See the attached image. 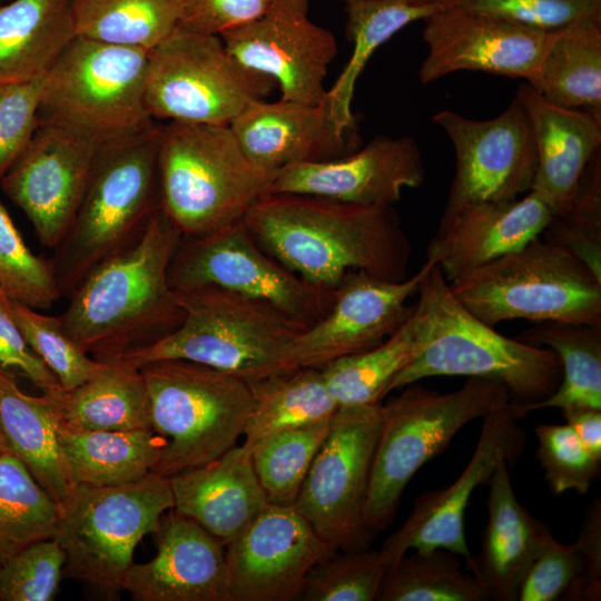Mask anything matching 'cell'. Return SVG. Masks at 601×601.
Instances as JSON below:
<instances>
[{
	"label": "cell",
	"instance_id": "obj_1",
	"mask_svg": "<svg viewBox=\"0 0 601 601\" xmlns=\"http://www.w3.org/2000/svg\"><path fill=\"white\" fill-rule=\"evenodd\" d=\"M243 221L265 252L314 285L336 288L351 270L408 277L412 246L392 205L267 194Z\"/></svg>",
	"mask_w": 601,
	"mask_h": 601
},
{
	"label": "cell",
	"instance_id": "obj_2",
	"mask_svg": "<svg viewBox=\"0 0 601 601\" xmlns=\"http://www.w3.org/2000/svg\"><path fill=\"white\" fill-rule=\"evenodd\" d=\"M183 237L158 207L135 243L98 265L69 295L58 317L88 355L100 362L118 359L181 324L184 311L168 275Z\"/></svg>",
	"mask_w": 601,
	"mask_h": 601
},
{
	"label": "cell",
	"instance_id": "obj_3",
	"mask_svg": "<svg viewBox=\"0 0 601 601\" xmlns=\"http://www.w3.org/2000/svg\"><path fill=\"white\" fill-rule=\"evenodd\" d=\"M424 265L413 308L416 352L387 394L432 376L483 378L503 385L516 418H523L558 390L562 380L558 354L497 333L454 297L436 265Z\"/></svg>",
	"mask_w": 601,
	"mask_h": 601
},
{
	"label": "cell",
	"instance_id": "obj_4",
	"mask_svg": "<svg viewBox=\"0 0 601 601\" xmlns=\"http://www.w3.org/2000/svg\"><path fill=\"white\" fill-rule=\"evenodd\" d=\"M159 207L184 237L242 221L278 171L255 165L229 125L158 122Z\"/></svg>",
	"mask_w": 601,
	"mask_h": 601
},
{
	"label": "cell",
	"instance_id": "obj_5",
	"mask_svg": "<svg viewBox=\"0 0 601 601\" xmlns=\"http://www.w3.org/2000/svg\"><path fill=\"white\" fill-rule=\"evenodd\" d=\"M157 126L99 148L82 199L51 258L61 297L135 243L159 207Z\"/></svg>",
	"mask_w": 601,
	"mask_h": 601
},
{
	"label": "cell",
	"instance_id": "obj_6",
	"mask_svg": "<svg viewBox=\"0 0 601 601\" xmlns=\"http://www.w3.org/2000/svg\"><path fill=\"white\" fill-rule=\"evenodd\" d=\"M175 293L184 311L181 324L159 342L118 359L138 367L185 359L248 384L298 368L292 343L305 328L273 306L215 287Z\"/></svg>",
	"mask_w": 601,
	"mask_h": 601
},
{
	"label": "cell",
	"instance_id": "obj_7",
	"mask_svg": "<svg viewBox=\"0 0 601 601\" xmlns=\"http://www.w3.org/2000/svg\"><path fill=\"white\" fill-rule=\"evenodd\" d=\"M404 387L381 404V430L364 511L372 534L388 526L412 477L440 455L463 426L510 402L503 385L475 377L449 393L417 382Z\"/></svg>",
	"mask_w": 601,
	"mask_h": 601
},
{
	"label": "cell",
	"instance_id": "obj_8",
	"mask_svg": "<svg viewBox=\"0 0 601 601\" xmlns=\"http://www.w3.org/2000/svg\"><path fill=\"white\" fill-rule=\"evenodd\" d=\"M449 285L454 297L491 327L512 319L601 325V279L541 236Z\"/></svg>",
	"mask_w": 601,
	"mask_h": 601
},
{
	"label": "cell",
	"instance_id": "obj_9",
	"mask_svg": "<svg viewBox=\"0 0 601 601\" xmlns=\"http://www.w3.org/2000/svg\"><path fill=\"white\" fill-rule=\"evenodd\" d=\"M139 367L148 391L151 428L165 440L152 472L169 477L237 445L253 408L247 382L185 359L154 361Z\"/></svg>",
	"mask_w": 601,
	"mask_h": 601
},
{
	"label": "cell",
	"instance_id": "obj_10",
	"mask_svg": "<svg viewBox=\"0 0 601 601\" xmlns=\"http://www.w3.org/2000/svg\"><path fill=\"white\" fill-rule=\"evenodd\" d=\"M147 60L144 49L75 37L46 73L39 121L100 146L151 128Z\"/></svg>",
	"mask_w": 601,
	"mask_h": 601
},
{
	"label": "cell",
	"instance_id": "obj_11",
	"mask_svg": "<svg viewBox=\"0 0 601 601\" xmlns=\"http://www.w3.org/2000/svg\"><path fill=\"white\" fill-rule=\"evenodd\" d=\"M170 509L169 477L155 472L121 485H75L60 508L52 538L66 555L62 577L112 597L122 590L136 546L158 531Z\"/></svg>",
	"mask_w": 601,
	"mask_h": 601
},
{
	"label": "cell",
	"instance_id": "obj_12",
	"mask_svg": "<svg viewBox=\"0 0 601 601\" xmlns=\"http://www.w3.org/2000/svg\"><path fill=\"white\" fill-rule=\"evenodd\" d=\"M275 86L239 63L219 36L177 26L148 50L145 102L157 122L230 125Z\"/></svg>",
	"mask_w": 601,
	"mask_h": 601
},
{
	"label": "cell",
	"instance_id": "obj_13",
	"mask_svg": "<svg viewBox=\"0 0 601 601\" xmlns=\"http://www.w3.org/2000/svg\"><path fill=\"white\" fill-rule=\"evenodd\" d=\"M175 290L215 287L264 302L307 328L333 305L335 288L314 285L265 252L244 221L183 237L169 267Z\"/></svg>",
	"mask_w": 601,
	"mask_h": 601
},
{
	"label": "cell",
	"instance_id": "obj_14",
	"mask_svg": "<svg viewBox=\"0 0 601 601\" xmlns=\"http://www.w3.org/2000/svg\"><path fill=\"white\" fill-rule=\"evenodd\" d=\"M381 403L339 406L294 504L336 552L364 549L372 534L364 521Z\"/></svg>",
	"mask_w": 601,
	"mask_h": 601
},
{
	"label": "cell",
	"instance_id": "obj_15",
	"mask_svg": "<svg viewBox=\"0 0 601 601\" xmlns=\"http://www.w3.org/2000/svg\"><path fill=\"white\" fill-rule=\"evenodd\" d=\"M432 121L446 134L455 154V173L441 218L466 204L512 201L531 190L536 146L528 114L515 97L490 119L444 109Z\"/></svg>",
	"mask_w": 601,
	"mask_h": 601
},
{
	"label": "cell",
	"instance_id": "obj_16",
	"mask_svg": "<svg viewBox=\"0 0 601 601\" xmlns=\"http://www.w3.org/2000/svg\"><path fill=\"white\" fill-rule=\"evenodd\" d=\"M308 0H274L260 18L220 36L244 67L270 78L282 99L322 104L337 53L334 35L308 17Z\"/></svg>",
	"mask_w": 601,
	"mask_h": 601
},
{
	"label": "cell",
	"instance_id": "obj_17",
	"mask_svg": "<svg viewBox=\"0 0 601 601\" xmlns=\"http://www.w3.org/2000/svg\"><path fill=\"white\" fill-rule=\"evenodd\" d=\"M483 418L475 450L459 477L449 486L423 493L401 528L382 544L390 564L413 550L445 549L467 561L465 510L474 490L489 483L500 460L516 464L525 449L526 434L518 424L510 402L494 407Z\"/></svg>",
	"mask_w": 601,
	"mask_h": 601
},
{
	"label": "cell",
	"instance_id": "obj_18",
	"mask_svg": "<svg viewBox=\"0 0 601 601\" xmlns=\"http://www.w3.org/2000/svg\"><path fill=\"white\" fill-rule=\"evenodd\" d=\"M100 147L68 129L40 122L2 177V190L26 214L42 245L55 249L63 239Z\"/></svg>",
	"mask_w": 601,
	"mask_h": 601
},
{
	"label": "cell",
	"instance_id": "obj_19",
	"mask_svg": "<svg viewBox=\"0 0 601 601\" xmlns=\"http://www.w3.org/2000/svg\"><path fill=\"white\" fill-rule=\"evenodd\" d=\"M335 552L294 506L268 504L227 544L231 601L298 599L311 569Z\"/></svg>",
	"mask_w": 601,
	"mask_h": 601
},
{
	"label": "cell",
	"instance_id": "obj_20",
	"mask_svg": "<svg viewBox=\"0 0 601 601\" xmlns=\"http://www.w3.org/2000/svg\"><path fill=\"white\" fill-rule=\"evenodd\" d=\"M425 265L401 282L362 270L348 272L335 288L327 314L300 331L292 343L298 367L322 368L337 358L378 346L410 317L407 299L417 290Z\"/></svg>",
	"mask_w": 601,
	"mask_h": 601
},
{
	"label": "cell",
	"instance_id": "obj_21",
	"mask_svg": "<svg viewBox=\"0 0 601 601\" xmlns=\"http://www.w3.org/2000/svg\"><path fill=\"white\" fill-rule=\"evenodd\" d=\"M424 21L427 55L418 69L423 85L462 70L526 79L550 37V31L455 4H443Z\"/></svg>",
	"mask_w": 601,
	"mask_h": 601
},
{
	"label": "cell",
	"instance_id": "obj_22",
	"mask_svg": "<svg viewBox=\"0 0 601 601\" xmlns=\"http://www.w3.org/2000/svg\"><path fill=\"white\" fill-rule=\"evenodd\" d=\"M421 149L411 137L378 136L341 158L278 170L270 194H300L362 205H394L424 183Z\"/></svg>",
	"mask_w": 601,
	"mask_h": 601
},
{
	"label": "cell",
	"instance_id": "obj_23",
	"mask_svg": "<svg viewBox=\"0 0 601 601\" xmlns=\"http://www.w3.org/2000/svg\"><path fill=\"white\" fill-rule=\"evenodd\" d=\"M157 554L132 563L121 589L136 601H231L224 544L176 510L160 520Z\"/></svg>",
	"mask_w": 601,
	"mask_h": 601
},
{
	"label": "cell",
	"instance_id": "obj_24",
	"mask_svg": "<svg viewBox=\"0 0 601 601\" xmlns=\"http://www.w3.org/2000/svg\"><path fill=\"white\" fill-rule=\"evenodd\" d=\"M553 216L550 206L530 190L512 201L466 204L441 218L426 248L447 283L541 236Z\"/></svg>",
	"mask_w": 601,
	"mask_h": 601
},
{
	"label": "cell",
	"instance_id": "obj_25",
	"mask_svg": "<svg viewBox=\"0 0 601 601\" xmlns=\"http://www.w3.org/2000/svg\"><path fill=\"white\" fill-rule=\"evenodd\" d=\"M229 127L247 157L270 171L299 162L341 158L358 149V136L339 132L324 101L311 105L282 98L260 99L250 104Z\"/></svg>",
	"mask_w": 601,
	"mask_h": 601
},
{
	"label": "cell",
	"instance_id": "obj_26",
	"mask_svg": "<svg viewBox=\"0 0 601 601\" xmlns=\"http://www.w3.org/2000/svg\"><path fill=\"white\" fill-rule=\"evenodd\" d=\"M502 457L489 482L487 521L480 551L466 569L485 589L489 600L516 601L520 585L552 533L516 499L509 469Z\"/></svg>",
	"mask_w": 601,
	"mask_h": 601
},
{
	"label": "cell",
	"instance_id": "obj_27",
	"mask_svg": "<svg viewBox=\"0 0 601 601\" xmlns=\"http://www.w3.org/2000/svg\"><path fill=\"white\" fill-rule=\"evenodd\" d=\"M174 509L200 524L224 545L269 504L250 452L236 445L219 457L169 476Z\"/></svg>",
	"mask_w": 601,
	"mask_h": 601
},
{
	"label": "cell",
	"instance_id": "obj_28",
	"mask_svg": "<svg viewBox=\"0 0 601 601\" xmlns=\"http://www.w3.org/2000/svg\"><path fill=\"white\" fill-rule=\"evenodd\" d=\"M525 109L536 146L531 190L561 214L593 155L601 149V117L554 105L526 82L514 96Z\"/></svg>",
	"mask_w": 601,
	"mask_h": 601
},
{
	"label": "cell",
	"instance_id": "obj_29",
	"mask_svg": "<svg viewBox=\"0 0 601 601\" xmlns=\"http://www.w3.org/2000/svg\"><path fill=\"white\" fill-rule=\"evenodd\" d=\"M62 391L28 395L19 388L14 376L0 372V432L7 449L59 508L75 487L58 439V401Z\"/></svg>",
	"mask_w": 601,
	"mask_h": 601
},
{
	"label": "cell",
	"instance_id": "obj_30",
	"mask_svg": "<svg viewBox=\"0 0 601 601\" xmlns=\"http://www.w3.org/2000/svg\"><path fill=\"white\" fill-rule=\"evenodd\" d=\"M525 80L554 105L601 117V19L583 17L550 31Z\"/></svg>",
	"mask_w": 601,
	"mask_h": 601
},
{
	"label": "cell",
	"instance_id": "obj_31",
	"mask_svg": "<svg viewBox=\"0 0 601 601\" xmlns=\"http://www.w3.org/2000/svg\"><path fill=\"white\" fill-rule=\"evenodd\" d=\"M75 37L70 0L0 6V86L45 76Z\"/></svg>",
	"mask_w": 601,
	"mask_h": 601
},
{
	"label": "cell",
	"instance_id": "obj_32",
	"mask_svg": "<svg viewBox=\"0 0 601 601\" xmlns=\"http://www.w3.org/2000/svg\"><path fill=\"white\" fill-rule=\"evenodd\" d=\"M58 439L75 485L114 486L136 482L154 471L165 440L152 428L73 430L59 425Z\"/></svg>",
	"mask_w": 601,
	"mask_h": 601
},
{
	"label": "cell",
	"instance_id": "obj_33",
	"mask_svg": "<svg viewBox=\"0 0 601 601\" xmlns=\"http://www.w3.org/2000/svg\"><path fill=\"white\" fill-rule=\"evenodd\" d=\"M346 33L353 42L349 60L334 85L327 89L324 102L329 117L344 135H357L352 112L357 79L374 52L407 24L425 20L443 3H416L411 0H347Z\"/></svg>",
	"mask_w": 601,
	"mask_h": 601
},
{
	"label": "cell",
	"instance_id": "obj_34",
	"mask_svg": "<svg viewBox=\"0 0 601 601\" xmlns=\"http://www.w3.org/2000/svg\"><path fill=\"white\" fill-rule=\"evenodd\" d=\"M59 425L73 430L130 431L151 428L149 396L140 367L104 362L92 377L58 401Z\"/></svg>",
	"mask_w": 601,
	"mask_h": 601
},
{
	"label": "cell",
	"instance_id": "obj_35",
	"mask_svg": "<svg viewBox=\"0 0 601 601\" xmlns=\"http://www.w3.org/2000/svg\"><path fill=\"white\" fill-rule=\"evenodd\" d=\"M249 386L253 408L243 434V445L249 452L277 432L328 421L339 407L321 368L298 367Z\"/></svg>",
	"mask_w": 601,
	"mask_h": 601
},
{
	"label": "cell",
	"instance_id": "obj_36",
	"mask_svg": "<svg viewBox=\"0 0 601 601\" xmlns=\"http://www.w3.org/2000/svg\"><path fill=\"white\" fill-rule=\"evenodd\" d=\"M524 343L553 349L562 364L558 390L532 411L601 410V325L542 322L515 336Z\"/></svg>",
	"mask_w": 601,
	"mask_h": 601
},
{
	"label": "cell",
	"instance_id": "obj_37",
	"mask_svg": "<svg viewBox=\"0 0 601 601\" xmlns=\"http://www.w3.org/2000/svg\"><path fill=\"white\" fill-rule=\"evenodd\" d=\"M76 37L150 50L179 23V0H70Z\"/></svg>",
	"mask_w": 601,
	"mask_h": 601
},
{
	"label": "cell",
	"instance_id": "obj_38",
	"mask_svg": "<svg viewBox=\"0 0 601 601\" xmlns=\"http://www.w3.org/2000/svg\"><path fill=\"white\" fill-rule=\"evenodd\" d=\"M415 352L412 312L406 322L378 346L337 358L321 371L338 406L373 405L387 395L390 384Z\"/></svg>",
	"mask_w": 601,
	"mask_h": 601
},
{
	"label": "cell",
	"instance_id": "obj_39",
	"mask_svg": "<svg viewBox=\"0 0 601 601\" xmlns=\"http://www.w3.org/2000/svg\"><path fill=\"white\" fill-rule=\"evenodd\" d=\"M388 564L377 601H486L479 580L445 549L414 550Z\"/></svg>",
	"mask_w": 601,
	"mask_h": 601
},
{
	"label": "cell",
	"instance_id": "obj_40",
	"mask_svg": "<svg viewBox=\"0 0 601 601\" xmlns=\"http://www.w3.org/2000/svg\"><path fill=\"white\" fill-rule=\"evenodd\" d=\"M60 508L11 453L0 455V565L52 539Z\"/></svg>",
	"mask_w": 601,
	"mask_h": 601
},
{
	"label": "cell",
	"instance_id": "obj_41",
	"mask_svg": "<svg viewBox=\"0 0 601 601\" xmlns=\"http://www.w3.org/2000/svg\"><path fill=\"white\" fill-rule=\"evenodd\" d=\"M331 421L277 432L250 451L255 473L269 504L294 506Z\"/></svg>",
	"mask_w": 601,
	"mask_h": 601
},
{
	"label": "cell",
	"instance_id": "obj_42",
	"mask_svg": "<svg viewBox=\"0 0 601 601\" xmlns=\"http://www.w3.org/2000/svg\"><path fill=\"white\" fill-rule=\"evenodd\" d=\"M541 237L583 262L601 279V149L582 173L565 209Z\"/></svg>",
	"mask_w": 601,
	"mask_h": 601
},
{
	"label": "cell",
	"instance_id": "obj_43",
	"mask_svg": "<svg viewBox=\"0 0 601 601\" xmlns=\"http://www.w3.org/2000/svg\"><path fill=\"white\" fill-rule=\"evenodd\" d=\"M390 562L381 550L358 549L333 553L308 572L304 601H373Z\"/></svg>",
	"mask_w": 601,
	"mask_h": 601
},
{
	"label": "cell",
	"instance_id": "obj_44",
	"mask_svg": "<svg viewBox=\"0 0 601 601\" xmlns=\"http://www.w3.org/2000/svg\"><path fill=\"white\" fill-rule=\"evenodd\" d=\"M0 287L12 299L49 309L60 297L51 259L33 254L0 203Z\"/></svg>",
	"mask_w": 601,
	"mask_h": 601
},
{
	"label": "cell",
	"instance_id": "obj_45",
	"mask_svg": "<svg viewBox=\"0 0 601 601\" xmlns=\"http://www.w3.org/2000/svg\"><path fill=\"white\" fill-rule=\"evenodd\" d=\"M14 318L32 351L57 377L63 391L82 384L104 366L88 355L63 329L58 316L12 300Z\"/></svg>",
	"mask_w": 601,
	"mask_h": 601
},
{
	"label": "cell",
	"instance_id": "obj_46",
	"mask_svg": "<svg viewBox=\"0 0 601 601\" xmlns=\"http://www.w3.org/2000/svg\"><path fill=\"white\" fill-rule=\"evenodd\" d=\"M555 600L595 601L578 544L561 543L552 535L528 570L518 601Z\"/></svg>",
	"mask_w": 601,
	"mask_h": 601
},
{
	"label": "cell",
	"instance_id": "obj_47",
	"mask_svg": "<svg viewBox=\"0 0 601 601\" xmlns=\"http://www.w3.org/2000/svg\"><path fill=\"white\" fill-rule=\"evenodd\" d=\"M535 457L553 494L574 491L585 494L600 472V460L592 456L570 425L539 424Z\"/></svg>",
	"mask_w": 601,
	"mask_h": 601
},
{
	"label": "cell",
	"instance_id": "obj_48",
	"mask_svg": "<svg viewBox=\"0 0 601 601\" xmlns=\"http://www.w3.org/2000/svg\"><path fill=\"white\" fill-rule=\"evenodd\" d=\"M66 555L55 539L38 541L0 565V601H50L57 594Z\"/></svg>",
	"mask_w": 601,
	"mask_h": 601
},
{
	"label": "cell",
	"instance_id": "obj_49",
	"mask_svg": "<svg viewBox=\"0 0 601 601\" xmlns=\"http://www.w3.org/2000/svg\"><path fill=\"white\" fill-rule=\"evenodd\" d=\"M46 75L0 86V181L39 127Z\"/></svg>",
	"mask_w": 601,
	"mask_h": 601
},
{
	"label": "cell",
	"instance_id": "obj_50",
	"mask_svg": "<svg viewBox=\"0 0 601 601\" xmlns=\"http://www.w3.org/2000/svg\"><path fill=\"white\" fill-rule=\"evenodd\" d=\"M444 4L543 31L560 29L583 17L601 19V0H446Z\"/></svg>",
	"mask_w": 601,
	"mask_h": 601
},
{
	"label": "cell",
	"instance_id": "obj_51",
	"mask_svg": "<svg viewBox=\"0 0 601 601\" xmlns=\"http://www.w3.org/2000/svg\"><path fill=\"white\" fill-rule=\"evenodd\" d=\"M0 372L20 375L42 393L62 391L57 377L27 343L12 312V299L0 287Z\"/></svg>",
	"mask_w": 601,
	"mask_h": 601
},
{
	"label": "cell",
	"instance_id": "obj_52",
	"mask_svg": "<svg viewBox=\"0 0 601 601\" xmlns=\"http://www.w3.org/2000/svg\"><path fill=\"white\" fill-rule=\"evenodd\" d=\"M274 0H179V23L186 29L221 36L260 18Z\"/></svg>",
	"mask_w": 601,
	"mask_h": 601
},
{
	"label": "cell",
	"instance_id": "obj_53",
	"mask_svg": "<svg viewBox=\"0 0 601 601\" xmlns=\"http://www.w3.org/2000/svg\"><path fill=\"white\" fill-rule=\"evenodd\" d=\"M585 562L591 590L595 601L601 599V500L588 506L579 535L574 541Z\"/></svg>",
	"mask_w": 601,
	"mask_h": 601
},
{
	"label": "cell",
	"instance_id": "obj_54",
	"mask_svg": "<svg viewBox=\"0 0 601 601\" xmlns=\"http://www.w3.org/2000/svg\"><path fill=\"white\" fill-rule=\"evenodd\" d=\"M562 414L587 451L601 461V410L578 408Z\"/></svg>",
	"mask_w": 601,
	"mask_h": 601
},
{
	"label": "cell",
	"instance_id": "obj_55",
	"mask_svg": "<svg viewBox=\"0 0 601 601\" xmlns=\"http://www.w3.org/2000/svg\"><path fill=\"white\" fill-rule=\"evenodd\" d=\"M8 449H7V445H6V442L3 440V436L0 432V455L4 454V453H8Z\"/></svg>",
	"mask_w": 601,
	"mask_h": 601
},
{
	"label": "cell",
	"instance_id": "obj_56",
	"mask_svg": "<svg viewBox=\"0 0 601 601\" xmlns=\"http://www.w3.org/2000/svg\"><path fill=\"white\" fill-rule=\"evenodd\" d=\"M344 1H347V0H344ZM413 2H416V3H443L446 1V0H411Z\"/></svg>",
	"mask_w": 601,
	"mask_h": 601
},
{
	"label": "cell",
	"instance_id": "obj_57",
	"mask_svg": "<svg viewBox=\"0 0 601 601\" xmlns=\"http://www.w3.org/2000/svg\"><path fill=\"white\" fill-rule=\"evenodd\" d=\"M1 1V0H0Z\"/></svg>",
	"mask_w": 601,
	"mask_h": 601
}]
</instances>
